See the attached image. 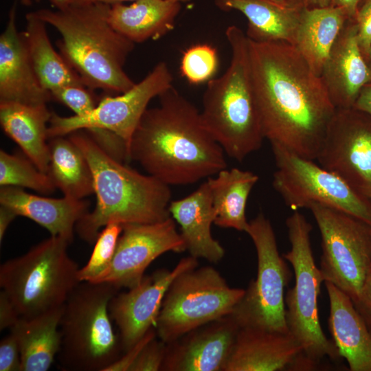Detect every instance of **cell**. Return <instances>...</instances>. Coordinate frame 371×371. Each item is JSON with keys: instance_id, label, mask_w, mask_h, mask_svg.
<instances>
[{"instance_id": "cell-1", "label": "cell", "mask_w": 371, "mask_h": 371, "mask_svg": "<svg viewBox=\"0 0 371 371\" xmlns=\"http://www.w3.org/2000/svg\"><path fill=\"white\" fill-rule=\"evenodd\" d=\"M248 42L251 80L265 139L316 159L336 110L321 77L289 43Z\"/></svg>"}, {"instance_id": "cell-2", "label": "cell", "mask_w": 371, "mask_h": 371, "mask_svg": "<svg viewBox=\"0 0 371 371\" xmlns=\"http://www.w3.org/2000/svg\"><path fill=\"white\" fill-rule=\"evenodd\" d=\"M158 98L132 135L128 159L168 186L194 183L226 168L225 152L196 107L173 86Z\"/></svg>"}, {"instance_id": "cell-3", "label": "cell", "mask_w": 371, "mask_h": 371, "mask_svg": "<svg viewBox=\"0 0 371 371\" xmlns=\"http://www.w3.org/2000/svg\"><path fill=\"white\" fill-rule=\"evenodd\" d=\"M67 136L89 165L96 196L94 209L76 225L82 239L95 243L100 229L111 223H153L170 216L168 185L113 158L85 130L74 131Z\"/></svg>"}, {"instance_id": "cell-4", "label": "cell", "mask_w": 371, "mask_h": 371, "mask_svg": "<svg viewBox=\"0 0 371 371\" xmlns=\"http://www.w3.org/2000/svg\"><path fill=\"white\" fill-rule=\"evenodd\" d=\"M110 5L71 3L63 10L42 8L34 13L60 33V54L89 90L120 94L135 84L124 69L135 43L109 23Z\"/></svg>"}, {"instance_id": "cell-5", "label": "cell", "mask_w": 371, "mask_h": 371, "mask_svg": "<svg viewBox=\"0 0 371 371\" xmlns=\"http://www.w3.org/2000/svg\"><path fill=\"white\" fill-rule=\"evenodd\" d=\"M225 36L230 64L223 75L207 82L201 115L225 153L242 161L261 147L265 137L251 80L248 38L234 25Z\"/></svg>"}, {"instance_id": "cell-6", "label": "cell", "mask_w": 371, "mask_h": 371, "mask_svg": "<svg viewBox=\"0 0 371 371\" xmlns=\"http://www.w3.org/2000/svg\"><path fill=\"white\" fill-rule=\"evenodd\" d=\"M120 288L108 282H80L65 302L60 322V368L72 371H105L122 350L109 304Z\"/></svg>"}, {"instance_id": "cell-7", "label": "cell", "mask_w": 371, "mask_h": 371, "mask_svg": "<svg viewBox=\"0 0 371 371\" xmlns=\"http://www.w3.org/2000/svg\"><path fill=\"white\" fill-rule=\"evenodd\" d=\"M71 243L52 236L0 267V286L21 318L63 306L80 282L78 264L67 254Z\"/></svg>"}, {"instance_id": "cell-8", "label": "cell", "mask_w": 371, "mask_h": 371, "mask_svg": "<svg viewBox=\"0 0 371 371\" xmlns=\"http://www.w3.org/2000/svg\"><path fill=\"white\" fill-rule=\"evenodd\" d=\"M286 225L291 249L283 257L291 265L295 276V284L285 295L287 327L301 346L302 355L317 368L325 357L335 361L341 357L319 322L318 297L324 280L311 245L312 226L299 210L287 218Z\"/></svg>"}, {"instance_id": "cell-9", "label": "cell", "mask_w": 371, "mask_h": 371, "mask_svg": "<svg viewBox=\"0 0 371 371\" xmlns=\"http://www.w3.org/2000/svg\"><path fill=\"white\" fill-rule=\"evenodd\" d=\"M245 291L230 287L211 266L185 271L174 279L166 293L155 325L157 336L168 344L229 315Z\"/></svg>"}, {"instance_id": "cell-10", "label": "cell", "mask_w": 371, "mask_h": 371, "mask_svg": "<svg viewBox=\"0 0 371 371\" xmlns=\"http://www.w3.org/2000/svg\"><path fill=\"white\" fill-rule=\"evenodd\" d=\"M246 233L256 248L257 275L229 315L240 328L289 333L284 290L291 273L279 253L271 223L260 213L249 222Z\"/></svg>"}, {"instance_id": "cell-11", "label": "cell", "mask_w": 371, "mask_h": 371, "mask_svg": "<svg viewBox=\"0 0 371 371\" xmlns=\"http://www.w3.org/2000/svg\"><path fill=\"white\" fill-rule=\"evenodd\" d=\"M271 148L277 168L272 185L292 210L319 203L350 214L371 227V199L314 160L279 144H273Z\"/></svg>"}, {"instance_id": "cell-12", "label": "cell", "mask_w": 371, "mask_h": 371, "mask_svg": "<svg viewBox=\"0 0 371 371\" xmlns=\"http://www.w3.org/2000/svg\"><path fill=\"white\" fill-rule=\"evenodd\" d=\"M322 239L320 271L352 300L360 294L371 269V227L346 212L322 204L308 208Z\"/></svg>"}, {"instance_id": "cell-13", "label": "cell", "mask_w": 371, "mask_h": 371, "mask_svg": "<svg viewBox=\"0 0 371 371\" xmlns=\"http://www.w3.org/2000/svg\"><path fill=\"white\" fill-rule=\"evenodd\" d=\"M173 76L166 62L155 65L138 83L117 96L105 97L87 115L63 117L52 113L47 137L67 136L78 130L101 128L120 136L128 148L132 135L150 101L173 86Z\"/></svg>"}, {"instance_id": "cell-14", "label": "cell", "mask_w": 371, "mask_h": 371, "mask_svg": "<svg viewBox=\"0 0 371 371\" xmlns=\"http://www.w3.org/2000/svg\"><path fill=\"white\" fill-rule=\"evenodd\" d=\"M316 159L371 199V115L354 107L336 109Z\"/></svg>"}, {"instance_id": "cell-15", "label": "cell", "mask_w": 371, "mask_h": 371, "mask_svg": "<svg viewBox=\"0 0 371 371\" xmlns=\"http://www.w3.org/2000/svg\"><path fill=\"white\" fill-rule=\"evenodd\" d=\"M186 250V243L171 216L157 223L122 225L110 265L91 282H108L120 289L133 288L141 282L146 269L159 256Z\"/></svg>"}, {"instance_id": "cell-16", "label": "cell", "mask_w": 371, "mask_h": 371, "mask_svg": "<svg viewBox=\"0 0 371 371\" xmlns=\"http://www.w3.org/2000/svg\"><path fill=\"white\" fill-rule=\"evenodd\" d=\"M198 266V259L183 258L171 270L161 269L144 276L135 286L117 293L109 304V314L120 332L124 352L135 345L155 325L166 293L174 279Z\"/></svg>"}, {"instance_id": "cell-17", "label": "cell", "mask_w": 371, "mask_h": 371, "mask_svg": "<svg viewBox=\"0 0 371 371\" xmlns=\"http://www.w3.org/2000/svg\"><path fill=\"white\" fill-rule=\"evenodd\" d=\"M240 327L228 315L166 344L164 371H223Z\"/></svg>"}, {"instance_id": "cell-18", "label": "cell", "mask_w": 371, "mask_h": 371, "mask_svg": "<svg viewBox=\"0 0 371 371\" xmlns=\"http://www.w3.org/2000/svg\"><path fill=\"white\" fill-rule=\"evenodd\" d=\"M16 1L0 36V102L47 104L51 93L41 84L33 67L23 32L16 24Z\"/></svg>"}, {"instance_id": "cell-19", "label": "cell", "mask_w": 371, "mask_h": 371, "mask_svg": "<svg viewBox=\"0 0 371 371\" xmlns=\"http://www.w3.org/2000/svg\"><path fill=\"white\" fill-rule=\"evenodd\" d=\"M320 77L335 109L353 107L363 87L371 83V72L359 45L355 20H347Z\"/></svg>"}, {"instance_id": "cell-20", "label": "cell", "mask_w": 371, "mask_h": 371, "mask_svg": "<svg viewBox=\"0 0 371 371\" xmlns=\"http://www.w3.org/2000/svg\"><path fill=\"white\" fill-rule=\"evenodd\" d=\"M302 352L290 333L240 328L223 371L291 370Z\"/></svg>"}, {"instance_id": "cell-21", "label": "cell", "mask_w": 371, "mask_h": 371, "mask_svg": "<svg viewBox=\"0 0 371 371\" xmlns=\"http://www.w3.org/2000/svg\"><path fill=\"white\" fill-rule=\"evenodd\" d=\"M0 204L45 227L51 236L65 238L70 243L77 223L89 208V203L82 199L43 197L16 186L1 187Z\"/></svg>"}, {"instance_id": "cell-22", "label": "cell", "mask_w": 371, "mask_h": 371, "mask_svg": "<svg viewBox=\"0 0 371 371\" xmlns=\"http://www.w3.org/2000/svg\"><path fill=\"white\" fill-rule=\"evenodd\" d=\"M168 211L180 226L190 256L213 263L223 259L225 249L211 234L215 216L207 179L187 196L170 201Z\"/></svg>"}, {"instance_id": "cell-23", "label": "cell", "mask_w": 371, "mask_h": 371, "mask_svg": "<svg viewBox=\"0 0 371 371\" xmlns=\"http://www.w3.org/2000/svg\"><path fill=\"white\" fill-rule=\"evenodd\" d=\"M329 300L328 330L339 355L351 371H371V333L352 299L324 282Z\"/></svg>"}, {"instance_id": "cell-24", "label": "cell", "mask_w": 371, "mask_h": 371, "mask_svg": "<svg viewBox=\"0 0 371 371\" xmlns=\"http://www.w3.org/2000/svg\"><path fill=\"white\" fill-rule=\"evenodd\" d=\"M112 27L134 43L156 40L173 30L181 2L172 0H136L130 5L110 4Z\"/></svg>"}, {"instance_id": "cell-25", "label": "cell", "mask_w": 371, "mask_h": 371, "mask_svg": "<svg viewBox=\"0 0 371 371\" xmlns=\"http://www.w3.org/2000/svg\"><path fill=\"white\" fill-rule=\"evenodd\" d=\"M51 116L47 104L0 102V122L3 131L19 145L24 155L46 173L49 161L47 123Z\"/></svg>"}, {"instance_id": "cell-26", "label": "cell", "mask_w": 371, "mask_h": 371, "mask_svg": "<svg viewBox=\"0 0 371 371\" xmlns=\"http://www.w3.org/2000/svg\"><path fill=\"white\" fill-rule=\"evenodd\" d=\"M214 3L221 10L241 12L248 21L245 34L256 43L283 41L293 45L304 8H289L273 0H214Z\"/></svg>"}, {"instance_id": "cell-27", "label": "cell", "mask_w": 371, "mask_h": 371, "mask_svg": "<svg viewBox=\"0 0 371 371\" xmlns=\"http://www.w3.org/2000/svg\"><path fill=\"white\" fill-rule=\"evenodd\" d=\"M63 306L31 318H19L10 328L20 350L21 371H47L61 344Z\"/></svg>"}, {"instance_id": "cell-28", "label": "cell", "mask_w": 371, "mask_h": 371, "mask_svg": "<svg viewBox=\"0 0 371 371\" xmlns=\"http://www.w3.org/2000/svg\"><path fill=\"white\" fill-rule=\"evenodd\" d=\"M348 19L339 8H304L293 46L313 71L321 76L330 51Z\"/></svg>"}, {"instance_id": "cell-29", "label": "cell", "mask_w": 371, "mask_h": 371, "mask_svg": "<svg viewBox=\"0 0 371 371\" xmlns=\"http://www.w3.org/2000/svg\"><path fill=\"white\" fill-rule=\"evenodd\" d=\"M214 223L221 227L245 232L249 222L246 206L249 195L258 181L257 175L236 168L219 171L215 177H209Z\"/></svg>"}, {"instance_id": "cell-30", "label": "cell", "mask_w": 371, "mask_h": 371, "mask_svg": "<svg viewBox=\"0 0 371 371\" xmlns=\"http://www.w3.org/2000/svg\"><path fill=\"white\" fill-rule=\"evenodd\" d=\"M25 19L26 28L23 33L33 67L43 87L50 92L67 85H85L78 74L54 49L47 23L34 12L27 13Z\"/></svg>"}, {"instance_id": "cell-31", "label": "cell", "mask_w": 371, "mask_h": 371, "mask_svg": "<svg viewBox=\"0 0 371 371\" xmlns=\"http://www.w3.org/2000/svg\"><path fill=\"white\" fill-rule=\"evenodd\" d=\"M49 139L47 174L55 187L64 196L78 200L94 193L92 172L79 148L68 137Z\"/></svg>"}, {"instance_id": "cell-32", "label": "cell", "mask_w": 371, "mask_h": 371, "mask_svg": "<svg viewBox=\"0 0 371 371\" xmlns=\"http://www.w3.org/2000/svg\"><path fill=\"white\" fill-rule=\"evenodd\" d=\"M0 185L27 188L43 194L54 192L56 187L49 175L40 170L25 155L0 151Z\"/></svg>"}, {"instance_id": "cell-33", "label": "cell", "mask_w": 371, "mask_h": 371, "mask_svg": "<svg viewBox=\"0 0 371 371\" xmlns=\"http://www.w3.org/2000/svg\"><path fill=\"white\" fill-rule=\"evenodd\" d=\"M122 232V225L117 223H109L102 228L88 262L78 270V278L80 282H91L107 269Z\"/></svg>"}, {"instance_id": "cell-34", "label": "cell", "mask_w": 371, "mask_h": 371, "mask_svg": "<svg viewBox=\"0 0 371 371\" xmlns=\"http://www.w3.org/2000/svg\"><path fill=\"white\" fill-rule=\"evenodd\" d=\"M218 65L216 49L207 44H199L183 53L180 72L189 83L198 85L212 79Z\"/></svg>"}, {"instance_id": "cell-35", "label": "cell", "mask_w": 371, "mask_h": 371, "mask_svg": "<svg viewBox=\"0 0 371 371\" xmlns=\"http://www.w3.org/2000/svg\"><path fill=\"white\" fill-rule=\"evenodd\" d=\"M86 88L83 85L60 87L50 91L52 99L69 107L75 113V115L84 116L97 105L90 91Z\"/></svg>"}, {"instance_id": "cell-36", "label": "cell", "mask_w": 371, "mask_h": 371, "mask_svg": "<svg viewBox=\"0 0 371 371\" xmlns=\"http://www.w3.org/2000/svg\"><path fill=\"white\" fill-rule=\"evenodd\" d=\"M166 352V343L156 337L142 348L129 371L161 370Z\"/></svg>"}, {"instance_id": "cell-37", "label": "cell", "mask_w": 371, "mask_h": 371, "mask_svg": "<svg viewBox=\"0 0 371 371\" xmlns=\"http://www.w3.org/2000/svg\"><path fill=\"white\" fill-rule=\"evenodd\" d=\"M0 371H21L19 346L11 332L0 342Z\"/></svg>"}, {"instance_id": "cell-38", "label": "cell", "mask_w": 371, "mask_h": 371, "mask_svg": "<svg viewBox=\"0 0 371 371\" xmlns=\"http://www.w3.org/2000/svg\"><path fill=\"white\" fill-rule=\"evenodd\" d=\"M355 21L357 27L359 45L365 56L371 47V0L363 2Z\"/></svg>"}, {"instance_id": "cell-39", "label": "cell", "mask_w": 371, "mask_h": 371, "mask_svg": "<svg viewBox=\"0 0 371 371\" xmlns=\"http://www.w3.org/2000/svg\"><path fill=\"white\" fill-rule=\"evenodd\" d=\"M157 337L155 329L150 328L146 334L131 348L124 352L113 363L109 366L105 371H129L130 368L137 359L144 346L151 339Z\"/></svg>"}, {"instance_id": "cell-40", "label": "cell", "mask_w": 371, "mask_h": 371, "mask_svg": "<svg viewBox=\"0 0 371 371\" xmlns=\"http://www.w3.org/2000/svg\"><path fill=\"white\" fill-rule=\"evenodd\" d=\"M352 302L371 333V269L359 295Z\"/></svg>"}, {"instance_id": "cell-41", "label": "cell", "mask_w": 371, "mask_h": 371, "mask_svg": "<svg viewBox=\"0 0 371 371\" xmlns=\"http://www.w3.org/2000/svg\"><path fill=\"white\" fill-rule=\"evenodd\" d=\"M20 318L13 304L1 291L0 292V330L11 328Z\"/></svg>"}, {"instance_id": "cell-42", "label": "cell", "mask_w": 371, "mask_h": 371, "mask_svg": "<svg viewBox=\"0 0 371 371\" xmlns=\"http://www.w3.org/2000/svg\"><path fill=\"white\" fill-rule=\"evenodd\" d=\"M365 0H330V6L342 9L348 19L355 20L357 12Z\"/></svg>"}, {"instance_id": "cell-43", "label": "cell", "mask_w": 371, "mask_h": 371, "mask_svg": "<svg viewBox=\"0 0 371 371\" xmlns=\"http://www.w3.org/2000/svg\"><path fill=\"white\" fill-rule=\"evenodd\" d=\"M353 107L371 115V83L363 87Z\"/></svg>"}, {"instance_id": "cell-44", "label": "cell", "mask_w": 371, "mask_h": 371, "mask_svg": "<svg viewBox=\"0 0 371 371\" xmlns=\"http://www.w3.org/2000/svg\"><path fill=\"white\" fill-rule=\"evenodd\" d=\"M17 215L9 207L1 205L0 207V242L1 243L5 232Z\"/></svg>"}, {"instance_id": "cell-45", "label": "cell", "mask_w": 371, "mask_h": 371, "mask_svg": "<svg viewBox=\"0 0 371 371\" xmlns=\"http://www.w3.org/2000/svg\"><path fill=\"white\" fill-rule=\"evenodd\" d=\"M273 1L284 6L295 8V9H302L306 7L304 5V0H273Z\"/></svg>"}, {"instance_id": "cell-46", "label": "cell", "mask_w": 371, "mask_h": 371, "mask_svg": "<svg viewBox=\"0 0 371 371\" xmlns=\"http://www.w3.org/2000/svg\"><path fill=\"white\" fill-rule=\"evenodd\" d=\"M306 8H324L330 6V0H304Z\"/></svg>"}, {"instance_id": "cell-47", "label": "cell", "mask_w": 371, "mask_h": 371, "mask_svg": "<svg viewBox=\"0 0 371 371\" xmlns=\"http://www.w3.org/2000/svg\"><path fill=\"white\" fill-rule=\"evenodd\" d=\"M71 3H92V2H102L105 3L112 4L115 3H124L126 1H135L136 0H70ZM180 2H186L190 0H172Z\"/></svg>"}, {"instance_id": "cell-48", "label": "cell", "mask_w": 371, "mask_h": 371, "mask_svg": "<svg viewBox=\"0 0 371 371\" xmlns=\"http://www.w3.org/2000/svg\"><path fill=\"white\" fill-rule=\"evenodd\" d=\"M49 1L56 10L65 9L71 3L70 0H49Z\"/></svg>"}, {"instance_id": "cell-49", "label": "cell", "mask_w": 371, "mask_h": 371, "mask_svg": "<svg viewBox=\"0 0 371 371\" xmlns=\"http://www.w3.org/2000/svg\"><path fill=\"white\" fill-rule=\"evenodd\" d=\"M364 58L371 72V47H370Z\"/></svg>"}, {"instance_id": "cell-50", "label": "cell", "mask_w": 371, "mask_h": 371, "mask_svg": "<svg viewBox=\"0 0 371 371\" xmlns=\"http://www.w3.org/2000/svg\"><path fill=\"white\" fill-rule=\"evenodd\" d=\"M33 1H39V0H21V2L25 5H30Z\"/></svg>"}]
</instances>
